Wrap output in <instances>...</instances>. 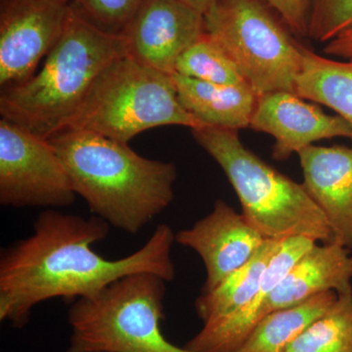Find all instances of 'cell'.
Masks as SVG:
<instances>
[{
    "mask_svg": "<svg viewBox=\"0 0 352 352\" xmlns=\"http://www.w3.org/2000/svg\"><path fill=\"white\" fill-rule=\"evenodd\" d=\"M110 232L98 217L41 212L32 233L9 245L0 256V320L22 329L39 303L65 298H91L120 278L151 272L166 282L175 276L171 248L175 234L160 224L140 249L126 258L108 259L92 245Z\"/></svg>",
    "mask_w": 352,
    "mask_h": 352,
    "instance_id": "obj_1",
    "label": "cell"
},
{
    "mask_svg": "<svg viewBox=\"0 0 352 352\" xmlns=\"http://www.w3.org/2000/svg\"><path fill=\"white\" fill-rule=\"evenodd\" d=\"M47 140L76 196L110 226L135 235L173 200L177 168L171 162L147 159L126 143L82 129H64Z\"/></svg>",
    "mask_w": 352,
    "mask_h": 352,
    "instance_id": "obj_2",
    "label": "cell"
},
{
    "mask_svg": "<svg viewBox=\"0 0 352 352\" xmlns=\"http://www.w3.org/2000/svg\"><path fill=\"white\" fill-rule=\"evenodd\" d=\"M126 55L122 34L97 27L73 6L63 36L41 71L2 89L1 119L39 138H52L76 115L99 76Z\"/></svg>",
    "mask_w": 352,
    "mask_h": 352,
    "instance_id": "obj_3",
    "label": "cell"
},
{
    "mask_svg": "<svg viewBox=\"0 0 352 352\" xmlns=\"http://www.w3.org/2000/svg\"><path fill=\"white\" fill-rule=\"evenodd\" d=\"M191 131L196 142L224 171L243 215L264 239L305 237L321 244L333 242L327 219L303 184L248 149L238 131L208 126Z\"/></svg>",
    "mask_w": 352,
    "mask_h": 352,
    "instance_id": "obj_4",
    "label": "cell"
},
{
    "mask_svg": "<svg viewBox=\"0 0 352 352\" xmlns=\"http://www.w3.org/2000/svg\"><path fill=\"white\" fill-rule=\"evenodd\" d=\"M166 280L134 273L91 298H78L68 311L67 352H194L164 338Z\"/></svg>",
    "mask_w": 352,
    "mask_h": 352,
    "instance_id": "obj_5",
    "label": "cell"
},
{
    "mask_svg": "<svg viewBox=\"0 0 352 352\" xmlns=\"http://www.w3.org/2000/svg\"><path fill=\"white\" fill-rule=\"evenodd\" d=\"M166 126H205L182 107L173 75L126 55L99 76L64 129H82L129 144L138 134Z\"/></svg>",
    "mask_w": 352,
    "mask_h": 352,
    "instance_id": "obj_6",
    "label": "cell"
},
{
    "mask_svg": "<svg viewBox=\"0 0 352 352\" xmlns=\"http://www.w3.org/2000/svg\"><path fill=\"white\" fill-rule=\"evenodd\" d=\"M206 32L227 51L258 96L295 92L302 44L264 0H214L204 13Z\"/></svg>",
    "mask_w": 352,
    "mask_h": 352,
    "instance_id": "obj_7",
    "label": "cell"
},
{
    "mask_svg": "<svg viewBox=\"0 0 352 352\" xmlns=\"http://www.w3.org/2000/svg\"><path fill=\"white\" fill-rule=\"evenodd\" d=\"M76 194L54 148L9 120H0V204L4 207H69Z\"/></svg>",
    "mask_w": 352,
    "mask_h": 352,
    "instance_id": "obj_8",
    "label": "cell"
},
{
    "mask_svg": "<svg viewBox=\"0 0 352 352\" xmlns=\"http://www.w3.org/2000/svg\"><path fill=\"white\" fill-rule=\"evenodd\" d=\"M73 12L60 0H2L0 11V87L29 80L63 36Z\"/></svg>",
    "mask_w": 352,
    "mask_h": 352,
    "instance_id": "obj_9",
    "label": "cell"
},
{
    "mask_svg": "<svg viewBox=\"0 0 352 352\" xmlns=\"http://www.w3.org/2000/svg\"><path fill=\"white\" fill-rule=\"evenodd\" d=\"M204 14L179 0H145L120 32L127 56L166 75L205 32Z\"/></svg>",
    "mask_w": 352,
    "mask_h": 352,
    "instance_id": "obj_10",
    "label": "cell"
},
{
    "mask_svg": "<svg viewBox=\"0 0 352 352\" xmlns=\"http://www.w3.org/2000/svg\"><path fill=\"white\" fill-rule=\"evenodd\" d=\"M265 240L243 214L222 200L215 201L207 217L175 234V242L193 250L205 264L203 292L212 291L251 261Z\"/></svg>",
    "mask_w": 352,
    "mask_h": 352,
    "instance_id": "obj_11",
    "label": "cell"
},
{
    "mask_svg": "<svg viewBox=\"0 0 352 352\" xmlns=\"http://www.w3.org/2000/svg\"><path fill=\"white\" fill-rule=\"evenodd\" d=\"M250 127L275 139L272 156L277 161L289 159L323 139L352 140V129L346 120L328 115L295 92L285 90L258 96Z\"/></svg>",
    "mask_w": 352,
    "mask_h": 352,
    "instance_id": "obj_12",
    "label": "cell"
},
{
    "mask_svg": "<svg viewBox=\"0 0 352 352\" xmlns=\"http://www.w3.org/2000/svg\"><path fill=\"white\" fill-rule=\"evenodd\" d=\"M298 155L303 186L327 219L333 242L352 251V148L310 145Z\"/></svg>",
    "mask_w": 352,
    "mask_h": 352,
    "instance_id": "obj_13",
    "label": "cell"
},
{
    "mask_svg": "<svg viewBox=\"0 0 352 352\" xmlns=\"http://www.w3.org/2000/svg\"><path fill=\"white\" fill-rule=\"evenodd\" d=\"M351 280V250L336 242L316 243L261 302L256 324L266 315L296 307L319 294L352 289Z\"/></svg>",
    "mask_w": 352,
    "mask_h": 352,
    "instance_id": "obj_14",
    "label": "cell"
},
{
    "mask_svg": "<svg viewBox=\"0 0 352 352\" xmlns=\"http://www.w3.org/2000/svg\"><path fill=\"white\" fill-rule=\"evenodd\" d=\"M315 241L305 237L282 241L263 273L258 295L239 311L204 323V327L185 349L194 352H235L256 326V314L261 302L267 298L295 264L307 254Z\"/></svg>",
    "mask_w": 352,
    "mask_h": 352,
    "instance_id": "obj_15",
    "label": "cell"
},
{
    "mask_svg": "<svg viewBox=\"0 0 352 352\" xmlns=\"http://www.w3.org/2000/svg\"><path fill=\"white\" fill-rule=\"evenodd\" d=\"M173 80L182 107L203 126L238 131L251 126L258 96L249 83L214 85L176 73Z\"/></svg>",
    "mask_w": 352,
    "mask_h": 352,
    "instance_id": "obj_16",
    "label": "cell"
},
{
    "mask_svg": "<svg viewBox=\"0 0 352 352\" xmlns=\"http://www.w3.org/2000/svg\"><path fill=\"white\" fill-rule=\"evenodd\" d=\"M295 94L332 109L352 129V60L337 61L303 45Z\"/></svg>",
    "mask_w": 352,
    "mask_h": 352,
    "instance_id": "obj_17",
    "label": "cell"
},
{
    "mask_svg": "<svg viewBox=\"0 0 352 352\" xmlns=\"http://www.w3.org/2000/svg\"><path fill=\"white\" fill-rule=\"evenodd\" d=\"M282 241L266 239L251 261L212 291L201 292L195 307L203 323L239 311L254 300L261 289L264 271L279 251Z\"/></svg>",
    "mask_w": 352,
    "mask_h": 352,
    "instance_id": "obj_18",
    "label": "cell"
},
{
    "mask_svg": "<svg viewBox=\"0 0 352 352\" xmlns=\"http://www.w3.org/2000/svg\"><path fill=\"white\" fill-rule=\"evenodd\" d=\"M337 298L336 292H325L296 307L266 315L235 352H286L289 344L325 314Z\"/></svg>",
    "mask_w": 352,
    "mask_h": 352,
    "instance_id": "obj_19",
    "label": "cell"
},
{
    "mask_svg": "<svg viewBox=\"0 0 352 352\" xmlns=\"http://www.w3.org/2000/svg\"><path fill=\"white\" fill-rule=\"evenodd\" d=\"M286 352H352V289L337 300L291 344Z\"/></svg>",
    "mask_w": 352,
    "mask_h": 352,
    "instance_id": "obj_20",
    "label": "cell"
},
{
    "mask_svg": "<svg viewBox=\"0 0 352 352\" xmlns=\"http://www.w3.org/2000/svg\"><path fill=\"white\" fill-rule=\"evenodd\" d=\"M175 73L214 85L248 83L223 46L206 31L182 53Z\"/></svg>",
    "mask_w": 352,
    "mask_h": 352,
    "instance_id": "obj_21",
    "label": "cell"
},
{
    "mask_svg": "<svg viewBox=\"0 0 352 352\" xmlns=\"http://www.w3.org/2000/svg\"><path fill=\"white\" fill-rule=\"evenodd\" d=\"M352 29V0H310L307 38L327 43Z\"/></svg>",
    "mask_w": 352,
    "mask_h": 352,
    "instance_id": "obj_22",
    "label": "cell"
},
{
    "mask_svg": "<svg viewBox=\"0 0 352 352\" xmlns=\"http://www.w3.org/2000/svg\"><path fill=\"white\" fill-rule=\"evenodd\" d=\"M145 0H76L78 12L105 31L120 34Z\"/></svg>",
    "mask_w": 352,
    "mask_h": 352,
    "instance_id": "obj_23",
    "label": "cell"
},
{
    "mask_svg": "<svg viewBox=\"0 0 352 352\" xmlns=\"http://www.w3.org/2000/svg\"><path fill=\"white\" fill-rule=\"evenodd\" d=\"M310 0H277L275 11L296 36H307Z\"/></svg>",
    "mask_w": 352,
    "mask_h": 352,
    "instance_id": "obj_24",
    "label": "cell"
},
{
    "mask_svg": "<svg viewBox=\"0 0 352 352\" xmlns=\"http://www.w3.org/2000/svg\"><path fill=\"white\" fill-rule=\"evenodd\" d=\"M323 52L329 56L352 60V29L342 32L337 38L326 43Z\"/></svg>",
    "mask_w": 352,
    "mask_h": 352,
    "instance_id": "obj_25",
    "label": "cell"
},
{
    "mask_svg": "<svg viewBox=\"0 0 352 352\" xmlns=\"http://www.w3.org/2000/svg\"><path fill=\"white\" fill-rule=\"evenodd\" d=\"M179 1L204 14L214 0H179Z\"/></svg>",
    "mask_w": 352,
    "mask_h": 352,
    "instance_id": "obj_26",
    "label": "cell"
},
{
    "mask_svg": "<svg viewBox=\"0 0 352 352\" xmlns=\"http://www.w3.org/2000/svg\"><path fill=\"white\" fill-rule=\"evenodd\" d=\"M264 1L267 2V3L270 4V6L272 7V8L275 10V7H276L277 4V0H264Z\"/></svg>",
    "mask_w": 352,
    "mask_h": 352,
    "instance_id": "obj_27",
    "label": "cell"
},
{
    "mask_svg": "<svg viewBox=\"0 0 352 352\" xmlns=\"http://www.w3.org/2000/svg\"><path fill=\"white\" fill-rule=\"evenodd\" d=\"M60 1L67 2V3H73L76 0H60Z\"/></svg>",
    "mask_w": 352,
    "mask_h": 352,
    "instance_id": "obj_28",
    "label": "cell"
}]
</instances>
